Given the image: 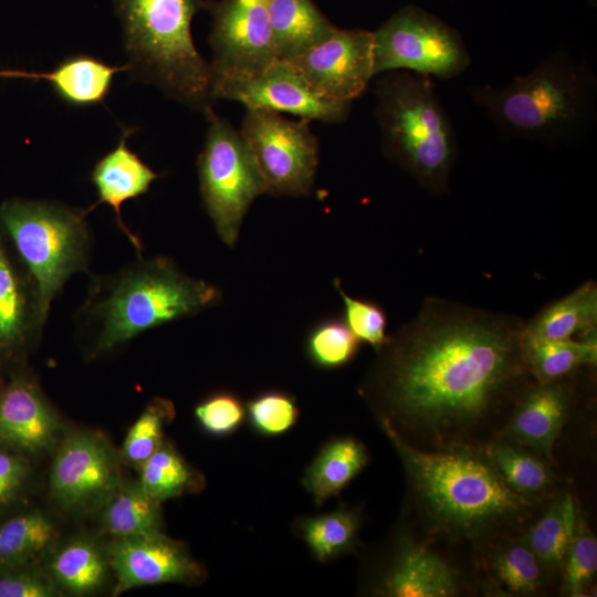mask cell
<instances>
[{
    "label": "cell",
    "instance_id": "cell-1",
    "mask_svg": "<svg viewBox=\"0 0 597 597\" xmlns=\"http://www.w3.org/2000/svg\"><path fill=\"white\" fill-rule=\"evenodd\" d=\"M524 324L517 315L426 297L376 352L359 395L417 449L484 448L534 380Z\"/></svg>",
    "mask_w": 597,
    "mask_h": 597
},
{
    "label": "cell",
    "instance_id": "cell-2",
    "mask_svg": "<svg viewBox=\"0 0 597 597\" xmlns=\"http://www.w3.org/2000/svg\"><path fill=\"white\" fill-rule=\"evenodd\" d=\"M379 425L399 455L409 499L430 537L470 544L476 551L519 535L544 504L513 491L484 448L425 451L407 443L386 422Z\"/></svg>",
    "mask_w": 597,
    "mask_h": 597
},
{
    "label": "cell",
    "instance_id": "cell-3",
    "mask_svg": "<svg viewBox=\"0 0 597 597\" xmlns=\"http://www.w3.org/2000/svg\"><path fill=\"white\" fill-rule=\"evenodd\" d=\"M220 300L217 286L190 276L170 258L138 255L117 272L91 275L75 322L94 358L151 328L198 315Z\"/></svg>",
    "mask_w": 597,
    "mask_h": 597
},
{
    "label": "cell",
    "instance_id": "cell-4",
    "mask_svg": "<svg viewBox=\"0 0 597 597\" xmlns=\"http://www.w3.org/2000/svg\"><path fill=\"white\" fill-rule=\"evenodd\" d=\"M505 136L545 145L573 142L596 118L597 77L586 60L559 48L503 87L468 88Z\"/></svg>",
    "mask_w": 597,
    "mask_h": 597
},
{
    "label": "cell",
    "instance_id": "cell-5",
    "mask_svg": "<svg viewBox=\"0 0 597 597\" xmlns=\"http://www.w3.org/2000/svg\"><path fill=\"white\" fill-rule=\"evenodd\" d=\"M132 78L206 112L214 102L211 71L193 43L191 22L201 0H114Z\"/></svg>",
    "mask_w": 597,
    "mask_h": 597
},
{
    "label": "cell",
    "instance_id": "cell-6",
    "mask_svg": "<svg viewBox=\"0 0 597 597\" xmlns=\"http://www.w3.org/2000/svg\"><path fill=\"white\" fill-rule=\"evenodd\" d=\"M375 96L384 156L426 192L449 193L457 138L430 77L409 71L383 73Z\"/></svg>",
    "mask_w": 597,
    "mask_h": 597
},
{
    "label": "cell",
    "instance_id": "cell-7",
    "mask_svg": "<svg viewBox=\"0 0 597 597\" xmlns=\"http://www.w3.org/2000/svg\"><path fill=\"white\" fill-rule=\"evenodd\" d=\"M84 209L13 197L0 205V230L32 279L43 313L66 282L88 272L93 237Z\"/></svg>",
    "mask_w": 597,
    "mask_h": 597
},
{
    "label": "cell",
    "instance_id": "cell-8",
    "mask_svg": "<svg viewBox=\"0 0 597 597\" xmlns=\"http://www.w3.org/2000/svg\"><path fill=\"white\" fill-rule=\"evenodd\" d=\"M205 115L208 127L197 158L199 191L218 237L232 248L250 206L266 193V184L240 130L212 107Z\"/></svg>",
    "mask_w": 597,
    "mask_h": 597
},
{
    "label": "cell",
    "instance_id": "cell-9",
    "mask_svg": "<svg viewBox=\"0 0 597 597\" xmlns=\"http://www.w3.org/2000/svg\"><path fill=\"white\" fill-rule=\"evenodd\" d=\"M461 34L434 14L406 6L374 31V72L409 71L450 80L470 66Z\"/></svg>",
    "mask_w": 597,
    "mask_h": 597
},
{
    "label": "cell",
    "instance_id": "cell-10",
    "mask_svg": "<svg viewBox=\"0 0 597 597\" xmlns=\"http://www.w3.org/2000/svg\"><path fill=\"white\" fill-rule=\"evenodd\" d=\"M308 119L247 109L240 133L249 145L272 196L311 193L318 166V142Z\"/></svg>",
    "mask_w": 597,
    "mask_h": 597
},
{
    "label": "cell",
    "instance_id": "cell-11",
    "mask_svg": "<svg viewBox=\"0 0 597 597\" xmlns=\"http://www.w3.org/2000/svg\"><path fill=\"white\" fill-rule=\"evenodd\" d=\"M212 17L211 84L254 76L279 57L269 17V0L203 2Z\"/></svg>",
    "mask_w": 597,
    "mask_h": 597
},
{
    "label": "cell",
    "instance_id": "cell-12",
    "mask_svg": "<svg viewBox=\"0 0 597 597\" xmlns=\"http://www.w3.org/2000/svg\"><path fill=\"white\" fill-rule=\"evenodd\" d=\"M467 590L459 566L407 527L392 536L369 588L385 597H455Z\"/></svg>",
    "mask_w": 597,
    "mask_h": 597
},
{
    "label": "cell",
    "instance_id": "cell-13",
    "mask_svg": "<svg viewBox=\"0 0 597 597\" xmlns=\"http://www.w3.org/2000/svg\"><path fill=\"white\" fill-rule=\"evenodd\" d=\"M121 483L117 454L101 433L76 431L63 439L50 473V491L60 505L101 509Z\"/></svg>",
    "mask_w": 597,
    "mask_h": 597
},
{
    "label": "cell",
    "instance_id": "cell-14",
    "mask_svg": "<svg viewBox=\"0 0 597 597\" xmlns=\"http://www.w3.org/2000/svg\"><path fill=\"white\" fill-rule=\"evenodd\" d=\"M212 97L241 103L247 109L289 113L308 121L341 123L349 114L352 103L321 96L286 60L277 59L261 73L239 80L212 84Z\"/></svg>",
    "mask_w": 597,
    "mask_h": 597
},
{
    "label": "cell",
    "instance_id": "cell-15",
    "mask_svg": "<svg viewBox=\"0 0 597 597\" xmlns=\"http://www.w3.org/2000/svg\"><path fill=\"white\" fill-rule=\"evenodd\" d=\"M323 97L352 103L374 72V31L337 29L303 52L285 59Z\"/></svg>",
    "mask_w": 597,
    "mask_h": 597
},
{
    "label": "cell",
    "instance_id": "cell-16",
    "mask_svg": "<svg viewBox=\"0 0 597 597\" xmlns=\"http://www.w3.org/2000/svg\"><path fill=\"white\" fill-rule=\"evenodd\" d=\"M106 555L116 578L115 595L140 586L196 584L205 575L184 544L163 532L114 537Z\"/></svg>",
    "mask_w": 597,
    "mask_h": 597
},
{
    "label": "cell",
    "instance_id": "cell-17",
    "mask_svg": "<svg viewBox=\"0 0 597 597\" xmlns=\"http://www.w3.org/2000/svg\"><path fill=\"white\" fill-rule=\"evenodd\" d=\"M61 425L35 379L21 366L0 385V448L29 458L51 449Z\"/></svg>",
    "mask_w": 597,
    "mask_h": 597
},
{
    "label": "cell",
    "instance_id": "cell-18",
    "mask_svg": "<svg viewBox=\"0 0 597 597\" xmlns=\"http://www.w3.org/2000/svg\"><path fill=\"white\" fill-rule=\"evenodd\" d=\"M580 373L552 383L532 380L516 398L495 439L523 446L555 464L554 444L569 416Z\"/></svg>",
    "mask_w": 597,
    "mask_h": 597
},
{
    "label": "cell",
    "instance_id": "cell-19",
    "mask_svg": "<svg viewBox=\"0 0 597 597\" xmlns=\"http://www.w3.org/2000/svg\"><path fill=\"white\" fill-rule=\"evenodd\" d=\"M46 321L32 279L0 230V359L19 364Z\"/></svg>",
    "mask_w": 597,
    "mask_h": 597
},
{
    "label": "cell",
    "instance_id": "cell-20",
    "mask_svg": "<svg viewBox=\"0 0 597 597\" xmlns=\"http://www.w3.org/2000/svg\"><path fill=\"white\" fill-rule=\"evenodd\" d=\"M135 130L134 127L124 128L116 146L95 164L91 181L96 189L97 201L86 211L90 212L102 203L111 206L117 227L133 244L137 254L142 255L143 243L124 222L121 209L125 201L148 192L158 174L128 147L127 139Z\"/></svg>",
    "mask_w": 597,
    "mask_h": 597
},
{
    "label": "cell",
    "instance_id": "cell-21",
    "mask_svg": "<svg viewBox=\"0 0 597 597\" xmlns=\"http://www.w3.org/2000/svg\"><path fill=\"white\" fill-rule=\"evenodd\" d=\"M485 586L500 596H534L544 591L549 572L531 548L517 537L507 536L479 549Z\"/></svg>",
    "mask_w": 597,
    "mask_h": 597
},
{
    "label": "cell",
    "instance_id": "cell-22",
    "mask_svg": "<svg viewBox=\"0 0 597 597\" xmlns=\"http://www.w3.org/2000/svg\"><path fill=\"white\" fill-rule=\"evenodd\" d=\"M127 70L126 64L111 65L82 53L65 57L49 72L0 71V76L45 80L61 101L83 107L103 103L115 75Z\"/></svg>",
    "mask_w": 597,
    "mask_h": 597
},
{
    "label": "cell",
    "instance_id": "cell-23",
    "mask_svg": "<svg viewBox=\"0 0 597 597\" xmlns=\"http://www.w3.org/2000/svg\"><path fill=\"white\" fill-rule=\"evenodd\" d=\"M524 337L582 339L597 336V283L588 280L525 320Z\"/></svg>",
    "mask_w": 597,
    "mask_h": 597
},
{
    "label": "cell",
    "instance_id": "cell-24",
    "mask_svg": "<svg viewBox=\"0 0 597 597\" xmlns=\"http://www.w3.org/2000/svg\"><path fill=\"white\" fill-rule=\"evenodd\" d=\"M368 462L363 442L354 437H337L327 441L308 464L302 479L317 505L337 496Z\"/></svg>",
    "mask_w": 597,
    "mask_h": 597
},
{
    "label": "cell",
    "instance_id": "cell-25",
    "mask_svg": "<svg viewBox=\"0 0 597 597\" xmlns=\"http://www.w3.org/2000/svg\"><path fill=\"white\" fill-rule=\"evenodd\" d=\"M484 450L506 484L520 495L546 503L557 491V478L549 462L536 452L502 439Z\"/></svg>",
    "mask_w": 597,
    "mask_h": 597
},
{
    "label": "cell",
    "instance_id": "cell-26",
    "mask_svg": "<svg viewBox=\"0 0 597 597\" xmlns=\"http://www.w3.org/2000/svg\"><path fill=\"white\" fill-rule=\"evenodd\" d=\"M279 59H290L331 35L336 27L312 0H269Z\"/></svg>",
    "mask_w": 597,
    "mask_h": 597
},
{
    "label": "cell",
    "instance_id": "cell-27",
    "mask_svg": "<svg viewBox=\"0 0 597 597\" xmlns=\"http://www.w3.org/2000/svg\"><path fill=\"white\" fill-rule=\"evenodd\" d=\"M545 511L519 535L542 564L554 572L561 568L574 535L577 511L574 496L557 492L547 502Z\"/></svg>",
    "mask_w": 597,
    "mask_h": 597
},
{
    "label": "cell",
    "instance_id": "cell-28",
    "mask_svg": "<svg viewBox=\"0 0 597 597\" xmlns=\"http://www.w3.org/2000/svg\"><path fill=\"white\" fill-rule=\"evenodd\" d=\"M524 339L528 371L537 383L572 377L597 364V336L582 339Z\"/></svg>",
    "mask_w": 597,
    "mask_h": 597
},
{
    "label": "cell",
    "instance_id": "cell-29",
    "mask_svg": "<svg viewBox=\"0 0 597 597\" xmlns=\"http://www.w3.org/2000/svg\"><path fill=\"white\" fill-rule=\"evenodd\" d=\"M101 509L102 525L113 537L161 532L160 502L148 495L138 480L122 482Z\"/></svg>",
    "mask_w": 597,
    "mask_h": 597
},
{
    "label": "cell",
    "instance_id": "cell-30",
    "mask_svg": "<svg viewBox=\"0 0 597 597\" xmlns=\"http://www.w3.org/2000/svg\"><path fill=\"white\" fill-rule=\"evenodd\" d=\"M55 536L53 523L41 511L13 512L0 520V566L36 563Z\"/></svg>",
    "mask_w": 597,
    "mask_h": 597
},
{
    "label": "cell",
    "instance_id": "cell-31",
    "mask_svg": "<svg viewBox=\"0 0 597 597\" xmlns=\"http://www.w3.org/2000/svg\"><path fill=\"white\" fill-rule=\"evenodd\" d=\"M107 566V555L94 542L75 538L55 552L50 563V576L61 589L86 595L104 584Z\"/></svg>",
    "mask_w": 597,
    "mask_h": 597
},
{
    "label": "cell",
    "instance_id": "cell-32",
    "mask_svg": "<svg viewBox=\"0 0 597 597\" xmlns=\"http://www.w3.org/2000/svg\"><path fill=\"white\" fill-rule=\"evenodd\" d=\"M360 514L352 507L338 509L296 521V531L314 558L325 563L352 552L357 543Z\"/></svg>",
    "mask_w": 597,
    "mask_h": 597
},
{
    "label": "cell",
    "instance_id": "cell-33",
    "mask_svg": "<svg viewBox=\"0 0 597 597\" xmlns=\"http://www.w3.org/2000/svg\"><path fill=\"white\" fill-rule=\"evenodd\" d=\"M138 471L140 486L160 503L199 491L203 485L202 475L166 440Z\"/></svg>",
    "mask_w": 597,
    "mask_h": 597
},
{
    "label": "cell",
    "instance_id": "cell-34",
    "mask_svg": "<svg viewBox=\"0 0 597 597\" xmlns=\"http://www.w3.org/2000/svg\"><path fill=\"white\" fill-rule=\"evenodd\" d=\"M362 343L341 317H326L314 324L305 338L308 360L322 369H337L349 364Z\"/></svg>",
    "mask_w": 597,
    "mask_h": 597
},
{
    "label": "cell",
    "instance_id": "cell-35",
    "mask_svg": "<svg viewBox=\"0 0 597 597\" xmlns=\"http://www.w3.org/2000/svg\"><path fill=\"white\" fill-rule=\"evenodd\" d=\"M175 415L170 400L154 398L129 428L122 448L123 459L138 470L164 442L165 427Z\"/></svg>",
    "mask_w": 597,
    "mask_h": 597
},
{
    "label": "cell",
    "instance_id": "cell-36",
    "mask_svg": "<svg viewBox=\"0 0 597 597\" xmlns=\"http://www.w3.org/2000/svg\"><path fill=\"white\" fill-rule=\"evenodd\" d=\"M559 569L564 595L588 596L597 572V540L579 509L574 535Z\"/></svg>",
    "mask_w": 597,
    "mask_h": 597
},
{
    "label": "cell",
    "instance_id": "cell-37",
    "mask_svg": "<svg viewBox=\"0 0 597 597\" xmlns=\"http://www.w3.org/2000/svg\"><path fill=\"white\" fill-rule=\"evenodd\" d=\"M247 419L259 434L276 437L286 433L296 423L300 409L295 398L282 390H265L245 407Z\"/></svg>",
    "mask_w": 597,
    "mask_h": 597
},
{
    "label": "cell",
    "instance_id": "cell-38",
    "mask_svg": "<svg viewBox=\"0 0 597 597\" xmlns=\"http://www.w3.org/2000/svg\"><path fill=\"white\" fill-rule=\"evenodd\" d=\"M333 284L337 290L343 304V320L360 343L370 345L376 352L388 341L386 334L387 315L384 308L370 300L357 298L348 295L341 280L335 277Z\"/></svg>",
    "mask_w": 597,
    "mask_h": 597
},
{
    "label": "cell",
    "instance_id": "cell-39",
    "mask_svg": "<svg viewBox=\"0 0 597 597\" xmlns=\"http://www.w3.org/2000/svg\"><path fill=\"white\" fill-rule=\"evenodd\" d=\"M193 412L201 429L216 437L235 432L247 417L242 400L230 391L208 396L196 406Z\"/></svg>",
    "mask_w": 597,
    "mask_h": 597
},
{
    "label": "cell",
    "instance_id": "cell-40",
    "mask_svg": "<svg viewBox=\"0 0 597 597\" xmlns=\"http://www.w3.org/2000/svg\"><path fill=\"white\" fill-rule=\"evenodd\" d=\"M61 588L36 563L0 566V597H54Z\"/></svg>",
    "mask_w": 597,
    "mask_h": 597
},
{
    "label": "cell",
    "instance_id": "cell-41",
    "mask_svg": "<svg viewBox=\"0 0 597 597\" xmlns=\"http://www.w3.org/2000/svg\"><path fill=\"white\" fill-rule=\"evenodd\" d=\"M31 473L29 457L0 448V520L23 500Z\"/></svg>",
    "mask_w": 597,
    "mask_h": 597
},
{
    "label": "cell",
    "instance_id": "cell-42",
    "mask_svg": "<svg viewBox=\"0 0 597 597\" xmlns=\"http://www.w3.org/2000/svg\"><path fill=\"white\" fill-rule=\"evenodd\" d=\"M589 1H590V2H593V1L595 2V0H589Z\"/></svg>",
    "mask_w": 597,
    "mask_h": 597
},
{
    "label": "cell",
    "instance_id": "cell-43",
    "mask_svg": "<svg viewBox=\"0 0 597 597\" xmlns=\"http://www.w3.org/2000/svg\"><path fill=\"white\" fill-rule=\"evenodd\" d=\"M1 383H2V379H0V385H1Z\"/></svg>",
    "mask_w": 597,
    "mask_h": 597
}]
</instances>
